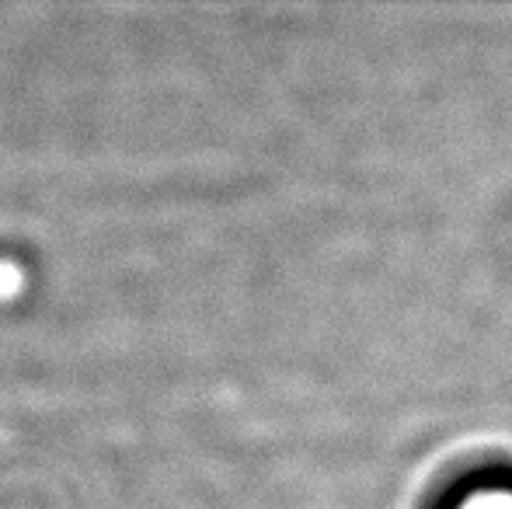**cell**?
Here are the masks:
<instances>
[{"mask_svg":"<svg viewBox=\"0 0 512 509\" xmlns=\"http://www.w3.org/2000/svg\"><path fill=\"white\" fill-rule=\"evenodd\" d=\"M474 509H512V499H481Z\"/></svg>","mask_w":512,"mask_h":509,"instance_id":"cell-1","label":"cell"}]
</instances>
